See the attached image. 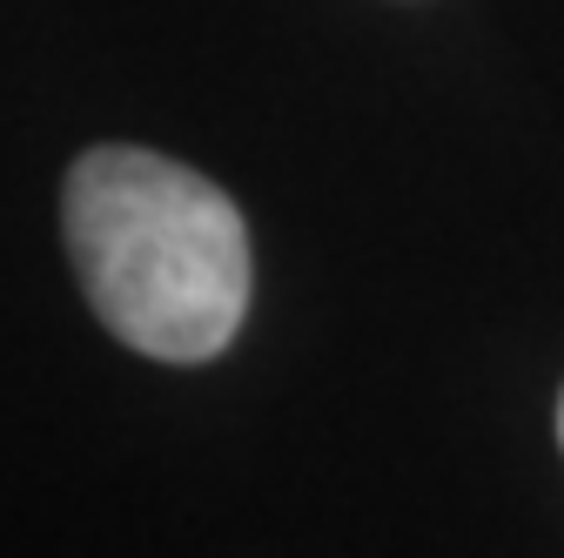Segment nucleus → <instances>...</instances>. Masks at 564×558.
<instances>
[{"label": "nucleus", "mask_w": 564, "mask_h": 558, "mask_svg": "<svg viewBox=\"0 0 564 558\" xmlns=\"http://www.w3.org/2000/svg\"><path fill=\"white\" fill-rule=\"evenodd\" d=\"M67 256L95 316L141 357L208 364L249 310L242 208L155 149H88L61 195Z\"/></svg>", "instance_id": "obj_1"}, {"label": "nucleus", "mask_w": 564, "mask_h": 558, "mask_svg": "<svg viewBox=\"0 0 564 558\" xmlns=\"http://www.w3.org/2000/svg\"><path fill=\"white\" fill-rule=\"evenodd\" d=\"M557 444H564V397H557Z\"/></svg>", "instance_id": "obj_2"}]
</instances>
